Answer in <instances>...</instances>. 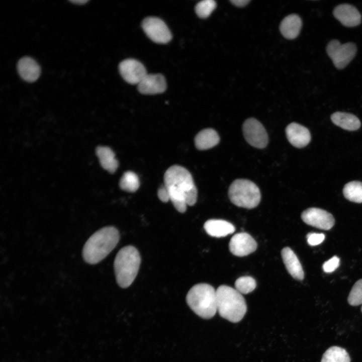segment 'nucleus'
Listing matches in <instances>:
<instances>
[{
  "mask_svg": "<svg viewBox=\"0 0 362 362\" xmlns=\"http://www.w3.org/2000/svg\"><path fill=\"white\" fill-rule=\"evenodd\" d=\"M170 200L180 213L186 211L188 205L193 206L197 198V190L190 172L183 166H170L164 175Z\"/></svg>",
  "mask_w": 362,
  "mask_h": 362,
  "instance_id": "nucleus-1",
  "label": "nucleus"
},
{
  "mask_svg": "<svg viewBox=\"0 0 362 362\" xmlns=\"http://www.w3.org/2000/svg\"><path fill=\"white\" fill-rule=\"evenodd\" d=\"M120 239L118 230L113 226L100 229L86 241L82 251L84 261L95 264L104 259L116 247Z\"/></svg>",
  "mask_w": 362,
  "mask_h": 362,
  "instance_id": "nucleus-2",
  "label": "nucleus"
},
{
  "mask_svg": "<svg viewBox=\"0 0 362 362\" xmlns=\"http://www.w3.org/2000/svg\"><path fill=\"white\" fill-rule=\"evenodd\" d=\"M216 298L217 311L222 318L233 323L242 319L247 306L241 293L232 287L221 285L216 290Z\"/></svg>",
  "mask_w": 362,
  "mask_h": 362,
  "instance_id": "nucleus-3",
  "label": "nucleus"
},
{
  "mask_svg": "<svg viewBox=\"0 0 362 362\" xmlns=\"http://www.w3.org/2000/svg\"><path fill=\"white\" fill-rule=\"evenodd\" d=\"M141 258L139 251L134 246H126L117 253L114 262L116 279L120 287H129L138 272Z\"/></svg>",
  "mask_w": 362,
  "mask_h": 362,
  "instance_id": "nucleus-4",
  "label": "nucleus"
},
{
  "mask_svg": "<svg viewBox=\"0 0 362 362\" xmlns=\"http://www.w3.org/2000/svg\"><path fill=\"white\" fill-rule=\"evenodd\" d=\"M186 301L190 308L204 319L211 318L217 311L216 290L208 284L192 287L187 295Z\"/></svg>",
  "mask_w": 362,
  "mask_h": 362,
  "instance_id": "nucleus-5",
  "label": "nucleus"
},
{
  "mask_svg": "<svg viewBox=\"0 0 362 362\" xmlns=\"http://www.w3.org/2000/svg\"><path fill=\"white\" fill-rule=\"evenodd\" d=\"M228 196L231 202L235 205L247 209L256 207L261 199L258 187L246 179L234 180L229 188Z\"/></svg>",
  "mask_w": 362,
  "mask_h": 362,
  "instance_id": "nucleus-6",
  "label": "nucleus"
},
{
  "mask_svg": "<svg viewBox=\"0 0 362 362\" xmlns=\"http://www.w3.org/2000/svg\"><path fill=\"white\" fill-rule=\"evenodd\" d=\"M356 46L352 42L341 44L337 40H332L326 46V52L337 69H343L354 57Z\"/></svg>",
  "mask_w": 362,
  "mask_h": 362,
  "instance_id": "nucleus-7",
  "label": "nucleus"
},
{
  "mask_svg": "<svg viewBox=\"0 0 362 362\" xmlns=\"http://www.w3.org/2000/svg\"><path fill=\"white\" fill-rule=\"evenodd\" d=\"M242 130L246 141L251 146L263 148L267 144L268 135L263 125L256 119L250 118L243 123Z\"/></svg>",
  "mask_w": 362,
  "mask_h": 362,
  "instance_id": "nucleus-8",
  "label": "nucleus"
},
{
  "mask_svg": "<svg viewBox=\"0 0 362 362\" xmlns=\"http://www.w3.org/2000/svg\"><path fill=\"white\" fill-rule=\"evenodd\" d=\"M141 25L146 35L155 43H167L172 38V35L168 27L159 18L147 17L143 20Z\"/></svg>",
  "mask_w": 362,
  "mask_h": 362,
  "instance_id": "nucleus-9",
  "label": "nucleus"
},
{
  "mask_svg": "<svg viewBox=\"0 0 362 362\" xmlns=\"http://www.w3.org/2000/svg\"><path fill=\"white\" fill-rule=\"evenodd\" d=\"M301 218L309 225L326 230L330 229L335 223L334 218L331 213L315 207L304 210L301 214Z\"/></svg>",
  "mask_w": 362,
  "mask_h": 362,
  "instance_id": "nucleus-10",
  "label": "nucleus"
},
{
  "mask_svg": "<svg viewBox=\"0 0 362 362\" xmlns=\"http://www.w3.org/2000/svg\"><path fill=\"white\" fill-rule=\"evenodd\" d=\"M119 70L124 79L133 84H138L147 74L142 63L131 58L121 62Z\"/></svg>",
  "mask_w": 362,
  "mask_h": 362,
  "instance_id": "nucleus-11",
  "label": "nucleus"
},
{
  "mask_svg": "<svg viewBox=\"0 0 362 362\" xmlns=\"http://www.w3.org/2000/svg\"><path fill=\"white\" fill-rule=\"evenodd\" d=\"M229 247L233 255L244 256L254 252L256 249L257 243L250 235L241 232L235 234L231 238Z\"/></svg>",
  "mask_w": 362,
  "mask_h": 362,
  "instance_id": "nucleus-12",
  "label": "nucleus"
},
{
  "mask_svg": "<svg viewBox=\"0 0 362 362\" xmlns=\"http://www.w3.org/2000/svg\"><path fill=\"white\" fill-rule=\"evenodd\" d=\"M333 14L343 26L348 27L358 26L361 21V15L357 9L347 4L336 6L333 11Z\"/></svg>",
  "mask_w": 362,
  "mask_h": 362,
  "instance_id": "nucleus-13",
  "label": "nucleus"
},
{
  "mask_svg": "<svg viewBox=\"0 0 362 362\" xmlns=\"http://www.w3.org/2000/svg\"><path fill=\"white\" fill-rule=\"evenodd\" d=\"M137 85L139 92L144 95L162 93L166 88L165 79L161 74H147Z\"/></svg>",
  "mask_w": 362,
  "mask_h": 362,
  "instance_id": "nucleus-14",
  "label": "nucleus"
},
{
  "mask_svg": "<svg viewBox=\"0 0 362 362\" xmlns=\"http://www.w3.org/2000/svg\"><path fill=\"white\" fill-rule=\"evenodd\" d=\"M286 134L289 142L297 148L306 146L311 140V135L308 129L295 122L287 126Z\"/></svg>",
  "mask_w": 362,
  "mask_h": 362,
  "instance_id": "nucleus-15",
  "label": "nucleus"
},
{
  "mask_svg": "<svg viewBox=\"0 0 362 362\" xmlns=\"http://www.w3.org/2000/svg\"><path fill=\"white\" fill-rule=\"evenodd\" d=\"M17 69L22 78L29 82L36 81L41 72L38 63L30 57H24L20 59L17 64Z\"/></svg>",
  "mask_w": 362,
  "mask_h": 362,
  "instance_id": "nucleus-16",
  "label": "nucleus"
},
{
  "mask_svg": "<svg viewBox=\"0 0 362 362\" xmlns=\"http://www.w3.org/2000/svg\"><path fill=\"white\" fill-rule=\"evenodd\" d=\"M285 266L293 278L297 280H303L304 273L301 264L294 251L288 247L284 248L281 252Z\"/></svg>",
  "mask_w": 362,
  "mask_h": 362,
  "instance_id": "nucleus-17",
  "label": "nucleus"
},
{
  "mask_svg": "<svg viewBox=\"0 0 362 362\" xmlns=\"http://www.w3.org/2000/svg\"><path fill=\"white\" fill-rule=\"evenodd\" d=\"M206 232L210 236L221 237L233 233L235 228L231 223L222 219H210L204 225Z\"/></svg>",
  "mask_w": 362,
  "mask_h": 362,
  "instance_id": "nucleus-18",
  "label": "nucleus"
},
{
  "mask_svg": "<svg viewBox=\"0 0 362 362\" xmlns=\"http://www.w3.org/2000/svg\"><path fill=\"white\" fill-rule=\"evenodd\" d=\"M302 26V22L300 17L296 14H291L282 20L280 30L285 38L292 40L299 35Z\"/></svg>",
  "mask_w": 362,
  "mask_h": 362,
  "instance_id": "nucleus-19",
  "label": "nucleus"
},
{
  "mask_svg": "<svg viewBox=\"0 0 362 362\" xmlns=\"http://www.w3.org/2000/svg\"><path fill=\"white\" fill-rule=\"evenodd\" d=\"M220 137L217 132L211 128L200 131L195 138L196 148L204 150L211 148L218 144Z\"/></svg>",
  "mask_w": 362,
  "mask_h": 362,
  "instance_id": "nucleus-20",
  "label": "nucleus"
},
{
  "mask_svg": "<svg viewBox=\"0 0 362 362\" xmlns=\"http://www.w3.org/2000/svg\"><path fill=\"white\" fill-rule=\"evenodd\" d=\"M331 120L336 125L348 131L357 130L360 126L359 120L355 115L341 112H336L331 116Z\"/></svg>",
  "mask_w": 362,
  "mask_h": 362,
  "instance_id": "nucleus-21",
  "label": "nucleus"
},
{
  "mask_svg": "<svg viewBox=\"0 0 362 362\" xmlns=\"http://www.w3.org/2000/svg\"><path fill=\"white\" fill-rule=\"evenodd\" d=\"M100 164L103 168L110 173L117 170L119 163L112 150L108 147L99 146L96 149Z\"/></svg>",
  "mask_w": 362,
  "mask_h": 362,
  "instance_id": "nucleus-22",
  "label": "nucleus"
},
{
  "mask_svg": "<svg viewBox=\"0 0 362 362\" xmlns=\"http://www.w3.org/2000/svg\"><path fill=\"white\" fill-rule=\"evenodd\" d=\"M350 358L346 350L340 347L333 346L324 353L321 362H350Z\"/></svg>",
  "mask_w": 362,
  "mask_h": 362,
  "instance_id": "nucleus-23",
  "label": "nucleus"
},
{
  "mask_svg": "<svg viewBox=\"0 0 362 362\" xmlns=\"http://www.w3.org/2000/svg\"><path fill=\"white\" fill-rule=\"evenodd\" d=\"M343 194L351 202L362 203V182L352 181L347 183L343 188Z\"/></svg>",
  "mask_w": 362,
  "mask_h": 362,
  "instance_id": "nucleus-24",
  "label": "nucleus"
},
{
  "mask_svg": "<svg viewBox=\"0 0 362 362\" xmlns=\"http://www.w3.org/2000/svg\"><path fill=\"white\" fill-rule=\"evenodd\" d=\"M119 186L120 188L125 191L134 192L138 190L140 186L139 178L134 172L126 171L122 176Z\"/></svg>",
  "mask_w": 362,
  "mask_h": 362,
  "instance_id": "nucleus-25",
  "label": "nucleus"
},
{
  "mask_svg": "<svg viewBox=\"0 0 362 362\" xmlns=\"http://www.w3.org/2000/svg\"><path fill=\"white\" fill-rule=\"evenodd\" d=\"M255 280L250 276H243L237 279L235 282L236 290L241 294H247L255 288Z\"/></svg>",
  "mask_w": 362,
  "mask_h": 362,
  "instance_id": "nucleus-26",
  "label": "nucleus"
},
{
  "mask_svg": "<svg viewBox=\"0 0 362 362\" xmlns=\"http://www.w3.org/2000/svg\"><path fill=\"white\" fill-rule=\"evenodd\" d=\"M216 7V3L213 0H203L197 4L195 11L201 18L208 17Z\"/></svg>",
  "mask_w": 362,
  "mask_h": 362,
  "instance_id": "nucleus-27",
  "label": "nucleus"
},
{
  "mask_svg": "<svg viewBox=\"0 0 362 362\" xmlns=\"http://www.w3.org/2000/svg\"><path fill=\"white\" fill-rule=\"evenodd\" d=\"M347 301L351 306H355L362 304V279L357 281L352 287Z\"/></svg>",
  "mask_w": 362,
  "mask_h": 362,
  "instance_id": "nucleus-28",
  "label": "nucleus"
},
{
  "mask_svg": "<svg viewBox=\"0 0 362 362\" xmlns=\"http://www.w3.org/2000/svg\"><path fill=\"white\" fill-rule=\"evenodd\" d=\"M339 261V257L336 256H333L323 264L322 268L324 272L327 273L333 272L338 267Z\"/></svg>",
  "mask_w": 362,
  "mask_h": 362,
  "instance_id": "nucleus-29",
  "label": "nucleus"
},
{
  "mask_svg": "<svg viewBox=\"0 0 362 362\" xmlns=\"http://www.w3.org/2000/svg\"><path fill=\"white\" fill-rule=\"evenodd\" d=\"M306 238L310 245L315 246L320 244L324 241L325 235L323 233H309Z\"/></svg>",
  "mask_w": 362,
  "mask_h": 362,
  "instance_id": "nucleus-30",
  "label": "nucleus"
},
{
  "mask_svg": "<svg viewBox=\"0 0 362 362\" xmlns=\"http://www.w3.org/2000/svg\"><path fill=\"white\" fill-rule=\"evenodd\" d=\"M157 196L160 200L163 202L166 203L170 200L168 191L164 185L158 189Z\"/></svg>",
  "mask_w": 362,
  "mask_h": 362,
  "instance_id": "nucleus-31",
  "label": "nucleus"
},
{
  "mask_svg": "<svg viewBox=\"0 0 362 362\" xmlns=\"http://www.w3.org/2000/svg\"><path fill=\"white\" fill-rule=\"evenodd\" d=\"M230 2L234 6L238 7H243L246 6L249 2V0H232Z\"/></svg>",
  "mask_w": 362,
  "mask_h": 362,
  "instance_id": "nucleus-32",
  "label": "nucleus"
},
{
  "mask_svg": "<svg viewBox=\"0 0 362 362\" xmlns=\"http://www.w3.org/2000/svg\"><path fill=\"white\" fill-rule=\"evenodd\" d=\"M70 2L77 5H83L88 2L87 0H76V1H70Z\"/></svg>",
  "mask_w": 362,
  "mask_h": 362,
  "instance_id": "nucleus-33",
  "label": "nucleus"
},
{
  "mask_svg": "<svg viewBox=\"0 0 362 362\" xmlns=\"http://www.w3.org/2000/svg\"><path fill=\"white\" fill-rule=\"evenodd\" d=\"M361 312H362V306H361Z\"/></svg>",
  "mask_w": 362,
  "mask_h": 362,
  "instance_id": "nucleus-34",
  "label": "nucleus"
}]
</instances>
